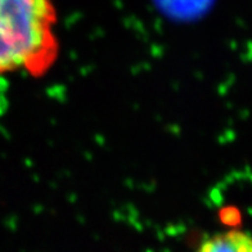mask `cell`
Segmentation results:
<instances>
[{
	"label": "cell",
	"instance_id": "6da1fadb",
	"mask_svg": "<svg viewBox=\"0 0 252 252\" xmlns=\"http://www.w3.org/2000/svg\"><path fill=\"white\" fill-rule=\"evenodd\" d=\"M53 0H0V76H44L54 66L60 43Z\"/></svg>",
	"mask_w": 252,
	"mask_h": 252
},
{
	"label": "cell",
	"instance_id": "7a4b0ae2",
	"mask_svg": "<svg viewBox=\"0 0 252 252\" xmlns=\"http://www.w3.org/2000/svg\"><path fill=\"white\" fill-rule=\"evenodd\" d=\"M196 252H252V236L241 229L215 233L203 239Z\"/></svg>",
	"mask_w": 252,
	"mask_h": 252
}]
</instances>
